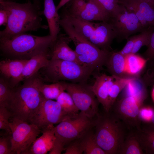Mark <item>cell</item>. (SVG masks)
<instances>
[{
	"label": "cell",
	"instance_id": "cell-1",
	"mask_svg": "<svg viewBox=\"0 0 154 154\" xmlns=\"http://www.w3.org/2000/svg\"><path fill=\"white\" fill-rule=\"evenodd\" d=\"M40 3L28 1L19 3L14 1L0 0V7L8 10L9 18L5 27L0 31V39L11 38L29 31L47 29L42 25Z\"/></svg>",
	"mask_w": 154,
	"mask_h": 154
},
{
	"label": "cell",
	"instance_id": "cell-2",
	"mask_svg": "<svg viewBox=\"0 0 154 154\" xmlns=\"http://www.w3.org/2000/svg\"><path fill=\"white\" fill-rule=\"evenodd\" d=\"M44 81L38 72L23 81L22 85L13 89L7 107L11 117L31 123L45 99L40 90Z\"/></svg>",
	"mask_w": 154,
	"mask_h": 154
},
{
	"label": "cell",
	"instance_id": "cell-3",
	"mask_svg": "<svg viewBox=\"0 0 154 154\" xmlns=\"http://www.w3.org/2000/svg\"><path fill=\"white\" fill-rule=\"evenodd\" d=\"M54 41L49 35L39 36L25 33L0 39V49L7 58L29 60L48 51Z\"/></svg>",
	"mask_w": 154,
	"mask_h": 154
},
{
	"label": "cell",
	"instance_id": "cell-4",
	"mask_svg": "<svg viewBox=\"0 0 154 154\" xmlns=\"http://www.w3.org/2000/svg\"><path fill=\"white\" fill-rule=\"evenodd\" d=\"M60 25L73 42L74 51L80 62L94 71L105 66L112 51L101 49L77 32L70 22L61 17Z\"/></svg>",
	"mask_w": 154,
	"mask_h": 154
},
{
	"label": "cell",
	"instance_id": "cell-5",
	"mask_svg": "<svg viewBox=\"0 0 154 154\" xmlns=\"http://www.w3.org/2000/svg\"><path fill=\"white\" fill-rule=\"evenodd\" d=\"M109 112L98 115L94 134L98 144L107 154H118L125 138V125L114 113Z\"/></svg>",
	"mask_w": 154,
	"mask_h": 154
},
{
	"label": "cell",
	"instance_id": "cell-6",
	"mask_svg": "<svg viewBox=\"0 0 154 154\" xmlns=\"http://www.w3.org/2000/svg\"><path fill=\"white\" fill-rule=\"evenodd\" d=\"M44 68L43 79L52 83L63 81L86 82L94 71L76 62L56 59H49L48 64Z\"/></svg>",
	"mask_w": 154,
	"mask_h": 154
},
{
	"label": "cell",
	"instance_id": "cell-7",
	"mask_svg": "<svg viewBox=\"0 0 154 154\" xmlns=\"http://www.w3.org/2000/svg\"><path fill=\"white\" fill-rule=\"evenodd\" d=\"M95 122L80 112L76 116L65 118L54 127L55 136L64 146L70 141L84 137Z\"/></svg>",
	"mask_w": 154,
	"mask_h": 154
},
{
	"label": "cell",
	"instance_id": "cell-8",
	"mask_svg": "<svg viewBox=\"0 0 154 154\" xmlns=\"http://www.w3.org/2000/svg\"><path fill=\"white\" fill-rule=\"evenodd\" d=\"M9 121L12 151L14 154H23L36 139L42 130L34 124L17 119L11 117Z\"/></svg>",
	"mask_w": 154,
	"mask_h": 154
},
{
	"label": "cell",
	"instance_id": "cell-9",
	"mask_svg": "<svg viewBox=\"0 0 154 154\" xmlns=\"http://www.w3.org/2000/svg\"><path fill=\"white\" fill-rule=\"evenodd\" d=\"M64 82L66 91L70 95L80 111L90 118L98 116L99 102L91 86L87 85L86 82Z\"/></svg>",
	"mask_w": 154,
	"mask_h": 154
},
{
	"label": "cell",
	"instance_id": "cell-10",
	"mask_svg": "<svg viewBox=\"0 0 154 154\" xmlns=\"http://www.w3.org/2000/svg\"><path fill=\"white\" fill-rule=\"evenodd\" d=\"M143 100L132 95L116 102L114 107V114L128 128L141 129L140 112Z\"/></svg>",
	"mask_w": 154,
	"mask_h": 154
},
{
	"label": "cell",
	"instance_id": "cell-11",
	"mask_svg": "<svg viewBox=\"0 0 154 154\" xmlns=\"http://www.w3.org/2000/svg\"><path fill=\"white\" fill-rule=\"evenodd\" d=\"M109 23L115 32L116 38L119 41L127 39L130 35L147 29L143 27L134 13L122 5L120 10L112 17Z\"/></svg>",
	"mask_w": 154,
	"mask_h": 154
},
{
	"label": "cell",
	"instance_id": "cell-12",
	"mask_svg": "<svg viewBox=\"0 0 154 154\" xmlns=\"http://www.w3.org/2000/svg\"><path fill=\"white\" fill-rule=\"evenodd\" d=\"M69 116H70L65 114L56 101L45 99L30 123L36 125L42 130L49 126L59 123L64 119Z\"/></svg>",
	"mask_w": 154,
	"mask_h": 154
},
{
	"label": "cell",
	"instance_id": "cell-13",
	"mask_svg": "<svg viewBox=\"0 0 154 154\" xmlns=\"http://www.w3.org/2000/svg\"><path fill=\"white\" fill-rule=\"evenodd\" d=\"M119 3L135 14L146 29L154 27V5L143 0H119Z\"/></svg>",
	"mask_w": 154,
	"mask_h": 154
},
{
	"label": "cell",
	"instance_id": "cell-14",
	"mask_svg": "<svg viewBox=\"0 0 154 154\" xmlns=\"http://www.w3.org/2000/svg\"><path fill=\"white\" fill-rule=\"evenodd\" d=\"M28 60L6 58L0 62L1 76L6 80L13 88L21 82L24 67Z\"/></svg>",
	"mask_w": 154,
	"mask_h": 154
},
{
	"label": "cell",
	"instance_id": "cell-15",
	"mask_svg": "<svg viewBox=\"0 0 154 154\" xmlns=\"http://www.w3.org/2000/svg\"><path fill=\"white\" fill-rule=\"evenodd\" d=\"M71 40L68 36L67 37L63 34H59L50 48L49 59L71 61L83 65L78 60L74 50L69 46Z\"/></svg>",
	"mask_w": 154,
	"mask_h": 154
},
{
	"label": "cell",
	"instance_id": "cell-16",
	"mask_svg": "<svg viewBox=\"0 0 154 154\" xmlns=\"http://www.w3.org/2000/svg\"><path fill=\"white\" fill-rule=\"evenodd\" d=\"M116 38L111 24L109 22L101 21L96 23V27L88 40L101 49L110 50L111 44Z\"/></svg>",
	"mask_w": 154,
	"mask_h": 154
},
{
	"label": "cell",
	"instance_id": "cell-17",
	"mask_svg": "<svg viewBox=\"0 0 154 154\" xmlns=\"http://www.w3.org/2000/svg\"><path fill=\"white\" fill-rule=\"evenodd\" d=\"M115 76L103 74L96 76L91 88L99 102L103 106L106 112L111 110L109 100V94L111 87L115 80Z\"/></svg>",
	"mask_w": 154,
	"mask_h": 154
},
{
	"label": "cell",
	"instance_id": "cell-18",
	"mask_svg": "<svg viewBox=\"0 0 154 154\" xmlns=\"http://www.w3.org/2000/svg\"><path fill=\"white\" fill-rule=\"evenodd\" d=\"M54 125L42 130V135L37 138L23 154H45L53 147L56 139Z\"/></svg>",
	"mask_w": 154,
	"mask_h": 154
},
{
	"label": "cell",
	"instance_id": "cell-19",
	"mask_svg": "<svg viewBox=\"0 0 154 154\" xmlns=\"http://www.w3.org/2000/svg\"><path fill=\"white\" fill-rule=\"evenodd\" d=\"M44 6L42 14L45 16L48 23L49 35L55 40L60 31V16L53 0H44Z\"/></svg>",
	"mask_w": 154,
	"mask_h": 154
},
{
	"label": "cell",
	"instance_id": "cell-20",
	"mask_svg": "<svg viewBox=\"0 0 154 154\" xmlns=\"http://www.w3.org/2000/svg\"><path fill=\"white\" fill-rule=\"evenodd\" d=\"M48 52L40 53L28 60L22 72L21 82L31 77L47 65L49 60Z\"/></svg>",
	"mask_w": 154,
	"mask_h": 154
},
{
	"label": "cell",
	"instance_id": "cell-21",
	"mask_svg": "<svg viewBox=\"0 0 154 154\" xmlns=\"http://www.w3.org/2000/svg\"><path fill=\"white\" fill-rule=\"evenodd\" d=\"M105 66L111 75L128 78L126 71V57L119 51H112Z\"/></svg>",
	"mask_w": 154,
	"mask_h": 154
},
{
	"label": "cell",
	"instance_id": "cell-22",
	"mask_svg": "<svg viewBox=\"0 0 154 154\" xmlns=\"http://www.w3.org/2000/svg\"><path fill=\"white\" fill-rule=\"evenodd\" d=\"M61 16L67 20L75 30L88 40L94 30L96 23L68 15L62 12Z\"/></svg>",
	"mask_w": 154,
	"mask_h": 154
},
{
	"label": "cell",
	"instance_id": "cell-23",
	"mask_svg": "<svg viewBox=\"0 0 154 154\" xmlns=\"http://www.w3.org/2000/svg\"><path fill=\"white\" fill-rule=\"evenodd\" d=\"M125 57L126 71L127 76L137 78L145 67L147 60L136 54H130Z\"/></svg>",
	"mask_w": 154,
	"mask_h": 154
},
{
	"label": "cell",
	"instance_id": "cell-24",
	"mask_svg": "<svg viewBox=\"0 0 154 154\" xmlns=\"http://www.w3.org/2000/svg\"><path fill=\"white\" fill-rule=\"evenodd\" d=\"M135 134L143 151L147 154H154V129L146 126Z\"/></svg>",
	"mask_w": 154,
	"mask_h": 154
},
{
	"label": "cell",
	"instance_id": "cell-25",
	"mask_svg": "<svg viewBox=\"0 0 154 154\" xmlns=\"http://www.w3.org/2000/svg\"><path fill=\"white\" fill-rule=\"evenodd\" d=\"M66 89L64 82L61 81L48 84L44 82L40 86V90L45 99L52 100H56Z\"/></svg>",
	"mask_w": 154,
	"mask_h": 154
},
{
	"label": "cell",
	"instance_id": "cell-26",
	"mask_svg": "<svg viewBox=\"0 0 154 154\" xmlns=\"http://www.w3.org/2000/svg\"><path fill=\"white\" fill-rule=\"evenodd\" d=\"M134 133L125 137L120 146L118 154H143L144 153Z\"/></svg>",
	"mask_w": 154,
	"mask_h": 154
},
{
	"label": "cell",
	"instance_id": "cell-27",
	"mask_svg": "<svg viewBox=\"0 0 154 154\" xmlns=\"http://www.w3.org/2000/svg\"><path fill=\"white\" fill-rule=\"evenodd\" d=\"M56 100L66 115L74 117L79 113L80 110L76 106L70 95L67 92H62Z\"/></svg>",
	"mask_w": 154,
	"mask_h": 154
},
{
	"label": "cell",
	"instance_id": "cell-28",
	"mask_svg": "<svg viewBox=\"0 0 154 154\" xmlns=\"http://www.w3.org/2000/svg\"><path fill=\"white\" fill-rule=\"evenodd\" d=\"M115 78L109 94V103L111 109L120 92L130 82L136 78H122L116 76H115Z\"/></svg>",
	"mask_w": 154,
	"mask_h": 154
},
{
	"label": "cell",
	"instance_id": "cell-29",
	"mask_svg": "<svg viewBox=\"0 0 154 154\" xmlns=\"http://www.w3.org/2000/svg\"><path fill=\"white\" fill-rule=\"evenodd\" d=\"M81 143L84 154H107L98 144L94 134L86 136L81 141Z\"/></svg>",
	"mask_w": 154,
	"mask_h": 154
},
{
	"label": "cell",
	"instance_id": "cell-30",
	"mask_svg": "<svg viewBox=\"0 0 154 154\" xmlns=\"http://www.w3.org/2000/svg\"><path fill=\"white\" fill-rule=\"evenodd\" d=\"M13 89L7 81L1 76L0 78V107H7Z\"/></svg>",
	"mask_w": 154,
	"mask_h": 154
},
{
	"label": "cell",
	"instance_id": "cell-31",
	"mask_svg": "<svg viewBox=\"0 0 154 154\" xmlns=\"http://www.w3.org/2000/svg\"><path fill=\"white\" fill-rule=\"evenodd\" d=\"M154 29V27H150L139 34L131 54H136L142 46L148 45Z\"/></svg>",
	"mask_w": 154,
	"mask_h": 154
},
{
	"label": "cell",
	"instance_id": "cell-32",
	"mask_svg": "<svg viewBox=\"0 0 154 154\" xmlns=\"http://www.w3.org/2000/svg\"><path fill=\"white\" fill-rule=\"evenodd\" d=\"M111 16V18L121 9L122 5L118 3L119 0H95Z\"/></svg>",
	"mask_w": 154,
	"mask_h": 154
},
{
	"label": "cell",
	"instance_id": "cell-33",
	"mask_svg": "<svg viewBox=\"0 0 154 154\" xmlns=\"http://www.w3.org/2000/svg\"><path fill=\"white\" fill-rule=\"evenodd\" d=\"M12 117L11 112L7 107H0V129L7 133L11 134L9 126V120Z\"/></svg>",
	"mask_w": 154,
	"mask_h": 154
},
{
	"label": "cell",
	"instance_id": "cell-34",
	"mask_svg": "<svg viewBox=\"0 0 154 154\" xmlns=\"http://www.w3.org/2000/svg\"><path fill=\"white\" fill-rule=\"evenodd\" d=\"M11 134L6 133L0 138V154H14L12 150Z\"/></svg>",
	"mask_w": 154,
	"mask_h": 154
},
{
	"label": "cell",
	"instance_id": "cell-35",
	"mask_svg": "<svg viewBox=\"0 0 154 154\" xmlns=\"http://www.w3.org/2000/svg\"><path fill=\"white\" fill-rule=\"evenodd\" d=\"M138 36L139 34L129 37L126 44L119 52L125 56L131 54Z\"/></svg>",
	"mask_w": 154,
	"mask_h": 154
},
{
	"label": "cell",
	"instance_id": "cell-36",
	"mask_svg": "<svg viewBox=\"0 0 154 154\" xmlns=\"http://www.w3.org/2000/svg\"><path fill=\"white\" fill-rule=\"evenodd\" d=\"M64 154H81L84 152L81 141H76L69 145L65 149Z\"/></svg>",
	"mask_w": 154,
	"mask_h": 154
},
{
	"label": "cell",
	"instance_id": "cell-37",
	"mask_svg": "<svg viewBox=\"0 0 154 154\" xmlns=\"http://www.w3.org/2000/svg\"><path fill=\"white\" fill-rule=\"evenodd\" d=\"M147 48L144 53L145 58L148 61H154V31L153 33Z\"/></svg>",
	"mask_w": 154,
	"mask_h": 154
},
{
	"label": "cell",
	"instance_id": "cell-38",
	"mask_svg": "<svg viewBox=\"0 0 154 154\" xmlns=\"http://www.w3.org/2000/svg\"><path fill=\"white\" fill-rule=\"evenodd\" d=\"M65 149L64 145L56 137L54 145L49 151V154H60L62 151Z\"/></svg>",
	"mask_w": 154,
	"mask_h": 154
},
{
	"label": "cell",
	"instance_id": "cell-39",
	"mask_svg": "<svg viewBox=\"0 0 154 154\" xmlns=\"http://www.w3.org/2000/svg\"><path fill=\"white\" fill-rule=\"evenodd\" d=\"M9 13L6 9L0 7V25L6 26L9 18Z\"/></svg>",
	"mask_w": 154,
	"mask_h": 154
},
{
	"label": "cell",
	"instance_id": "cell-40",
	"mask_svg": "<svg viewBox=\"0 0 154 154\" xmlns=\"http://www.w3.org/2000/svg\"><path fill=\"white\" fill-rule=\"evenodd\" d=\"M71 0H60L58 5L56 6L57 10L58 11Z\"/></svg>",
	"mask_w": 154,
	"mask_h": 154
},
{
	"label": "cell",
	"instance_id": "cell-41",
	"mask_svg": "<svg viewBox=\"0 0 154 154\" xmlns=\"http://www.w3.org/2000/svg\"><path fill=\"white\" fill-rule=\"evenodd\" d=\"M146 124L147 127L154 129V112L150 121Z\"/></svg>",
	"mask_w": 154,
	"mask_h": 154
},
{
	"label": "cell",
	"instance_id": "cell-42",
	"mask_svg": "<svg viewBox=\"0 0 154 154\" xmlns=\"http://www.w3.org/2000/svg\"><path fill=\"white\" fill-rule=\"evenodd\" d=\"M9 1H14L15 0H8ZM28 1H32L36 3H40V2L42 0H27Z\"/></svg>",
	"mask_w": 154,
	"mask_h": 154
},
{
	"label": "cell",
	"instance_id": "cell-43",
	"mask_svg": "<svg viewBox=\"0 0 154 154\" xmlns=\"http://www.w3.org/2000/svg\"><path fill=\"white\" fill-rule=\"evenodd\" d=\"M151 96L152 99L154 102V86H153Z\"/></svg>",
	"mask_w": 154,
	"mask_h": 154
},
{
	"label": "cell",
	"instance_id": "cell-44",
	"mask_svg": "<svg viewBox=\"0 0 154 154\" xmlns=\"http://www.w3.org/2000/svg\"><path fill=\"white\" fill-rule=\"evenodd\" d=\"M154 5V0H143Z\"/></svg>",
	"mask_w": 154,
	"mask_h": 154
},
{
	"label": "cell",
	"instance_id": "cell-45",
	"mask_svg": "<svg viewBox=\"0 0 154 154\" xmlns=\"http://www.w3.org/2000/svg\"><path fill=\"white\" fill-rule=\"evenodd\" d=\"M152 73L153 74H152L151 75V78L150 79L152 80L153 79L154 80V70L152 72Z\"/></svg>",
	"mask_w": 154,
	"mask_h": 154
}]
</instances>
